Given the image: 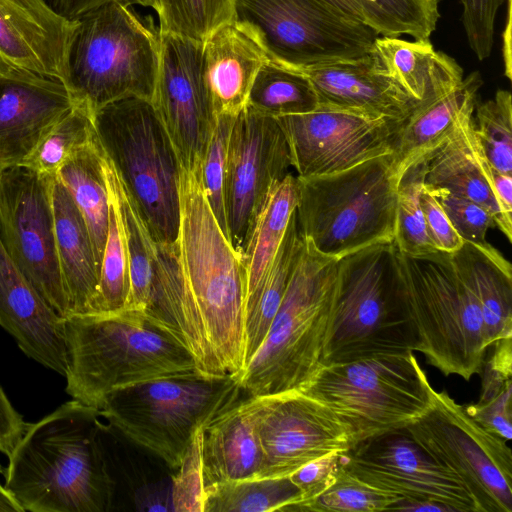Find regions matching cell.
<instances>
[{
	"label": "cell",
	"mask_w": 512,
	"mask_h": 512,
	"mask_svg": "<svg viewBox=\"0 0 512 512\" xmlns=\"http://www.w3.org/2000/svg\"><path fill=\"white\" fill-rule=\"evenodd\" d=\"M104 170L109 191V224L92 314L126 309L130 294L126 238L106 156Z\"/></svg>",
	"instance_id": "obj_38"
},
{
	"label": "cell",
	"mask_w": 512,
	"mask_h": 512,
	"mask_svg": "<svg viewBox=\"0 0 512 512\" xmlns=\"http://www.w3.org/2000/svg\"><path fill=\"white\" fill-rule=\"evenodd\" d=\"M492 184L504 223L512 232V175L494 170Z\"/></svg>",
	"instance_id": "obj_53"
},
{
	"label": "cell",
	"mask_w": 512,
	"mask_h": 512,
	"mask_svg": "<svg viewBox=\"0 0 512 512\" xmlns=\"http://www.w3.org/2000/svg\"><path fill=\"white\" fill-rule=\"evenodd\" d=\"M74 28L46 0H0V76L31 72L66 85Z\"/></svg>",
	"instance_id": "obj_20"
},
{
	"label": "cell",
	"mask_w": 512,
	"mask_h": 512,
	"mask_svg": "<svg viewBox=\"0 0 512 512\" xmlns=\"http://www.w3.org/2000/svg\"><path fill=\"white\" fill-rule=\"evenodd\" d=\"M492 347L494 351L481 370L479 400L464 408L485 430L508 442L512 437V338Z\"/></svg>",
	"instance_id": "obj_36"
},
{
	"label": "cell",
	"mask_w": 512,
	"mask_h": 512,
	"mask_svg": "<svg viewBox=\"0 0 512 512\" xmlns=\"http://www.w3.org/2000/svg\"><path fill=\"white\" fill-rule=\"evenodd\" d=\"M427 159L408 168L401 176L397 190V209L394 243L407 256H424L438 252L426 230L420 204Z\"/></svg>",
	"instance_id": "obj_39"
},
{
	"label": "cell",
	"mask_w": 512,
	"mask_h": 512,
	"mask_svg": "<svg viewBox=\"0 0 512 512\" xmlns=\"http://www.w3.org/2000/svg\"><path fill=\"white\" fill-rule=\"evenodd\" d=\"M232 21L268 62L298 71L363 57L379 36L325 0H234Z\"/></svg>",
	"instance_id": "obj_12"
},
{
	"label": "cell",
	"mask_w": 512,
	"mask_h": 512,
	"mask_svg": "<svg viewBox=\"0 0 512 512\" xmlns=\"http://www.w3.org/2000/svg\"><path fill=\"white\" fill-rule=\"evenodd\" d=\"M433 390L415 355L408 352L323 365L299 391L343 421L353 447L408 426L430 407Z\"/></svg>",
	"instance_id": "obj_11"
},
{
	"label": "cell",
	"mask_w": 512,
	"mask_h": 512,
	"mask_svg": "<svg viewBox=\"0 0 512 512\" xmlns=\"http://www.w3.org/2000/svg\"><path fill=\"white\" fill-rule=\"evenodd\" d=\"M291 167L278 119L246 106L231 127L224 174L228 240L242 262L271 192Z\"/></svg>",
	"instance_id": "obj_15"
},
{
	"label": "cell",
	"mask_w": 512,
	"mask_h": 512,
	"mask_svg": "<svg viewBox=\"0 0 512 512\" xmlns=\"http://www.w3.org/2000/svg\"><path fill=\"white\" fill-rule=\"evenodd\" d=\"M298 180L289 173L271 192L251 236L243 264L246 272L244 307L257 294L297 206Z\"/></svg>",
	"instance_id": "obj_34"
},
{
	"label": "cell",
	"mask_w": 512,
	"mask_h": 512,
	"mask_svg": "<svg viewBox=\"0 0 512 512\" xmlns=\"http://www.w3.org/2000/svg\"><path fill=\"white\" fill-rule=\"evenodd\" d=\"M425 185V184H424ZM427 189L435 197L451 225L463 240L496 260L505 258L486 240L489 228L496 227L492 214L479 204L444 189Z\"/></svg>",
	"instance_id": "obj_45"
},
{
	"label": "cell",
	"mask_w": 512,
	"mask_h": 512,
	"mask_svg": "<svg viewBox=\"0 0 512 512\" xmlns=\"http://www.w3.org/2000/svg\"><path fill=\"white\" fill-rule=\"evenodd\" d=\"M247 106L279 118L314 111L319 107V101L304 72L267 61L254 79Z\"/></svg>",
	"instance_id": "obj_37"
},
{
	"label": "cell",
	"mask_w": 512,
	"mask_h": 512,
	"mask_svg": "<svg viewBox=\"0 0 512 512\" xmlns=\"http://www.w3.org/2000/svg\"><path fill=\"white\" fill-rule=\"evenodd\" d=\"M47 3L60 15L75 20L86 12L110 2H122L129 5H138L158 10L157 0H46Z\"/></svg>",
	"instance_id": "obj_52"
},
{
	"label": "cell",
	"mask_w": 512,
	"mask_h": 512,
	"mask_svg": "<svg viewBox=\"0 0 512 512\" xmlns=\"http://www.w3.org/2000/svg\"><path fill=\"white\" fill-rule=\"evenodd\" d=\"M344 14L364 22L372 28L369 8L365 0H325Z\"/></svg>",
	"instance_id": "obj_54"
},
{
	"label": "cell",
	"mask_w": 512,
	"mask_h": 512,
	"mask_svg": "<svg viewBox=\"0 0 512 512\" xmlns=\"http://www.w3.org/2000/svg\"><path fill=\"white\" fill-rule=\"evenodd\" d=\"M27 426L0 386V453L9 457Z\"/></svg>",
	"instance_id": "obj_51"
},
{
	"label": "cell",
	"mask_w": 512,
	"mask_h": 512,
	"mask_svg": "<svg viewBox=\"0 0 512 512\" xmlns=\"http://www.w3.org/2000/svg\"><path fill=\"white\" fill-rule=\"evenodd\" d=\"M0 326L29 358L66 373L64 318L41 297L10 256L0 236Z\"/></svg>",
	"instance_id": "obj_22"
},
{
	"label": "cell",
	"mask_w": 512,
	"mask_h": 512,
	"mask_svg": "<svg viewBox=\"0 0 512 512\" xmlns=\"http://www.w3.org/2000/svg\"><path fill=\"white\" fill-rule=\"evenodd\" d=\"M247 399L263 453L259 478L287 477L317 458L351 448L343 421L299 390Z\"/></svg>",
	"instance_id": "obj_16"
},
{
	"label": "cell",
	"mask_w": 512,
	"mask_h": 512,
	"mask_svg": "<svg viewBox=\"0 0 512 512\" xmlns=\"http://www.w3.org/2000/svg\"><path fill=\"white\" fill-rule=\"evenodd\" d=\"M342 453L335 452L317 458L289 475L302 496L301 503L291 511H300L304 505L313 501L335 483L341 467Z\"/></svg>",
	"instance_id": "obj_49"
},
{
	"label": "cell",
	"mask_w": 512,
	"mask_h": 512,
	"mask_svg": "<svg viewBox=\"0 0 512 512\" xmlns=\"http://www.w3.org/2000/svg\"><path fill=\"white\" fill-rule=\"evenodd\" d=\"M55 178L25 165L0 171V236L41 297L65 318L69 309L57 255Z\"/></svg>",
	"instance_id": "obj_14"
},
{
	"label": "cell",
	"mask_w": 512,
	"mask_h": 512,
	"mask_svg": "<svg viewBox=\"0 0 512 512\" xmlns=\"http://www.w3.org/2000/svg\"><path fill=\"white\" fill-rule=\"evenodd\" d=\"M494 170L474 134L472 116L427 158L424 184L484 207L494 217L496 227L511 242L512 232L504 223L493 190Z\"/></svg>",
	"instance_id": "obj_26"
},
{
	"label": "cell",
	"mask_w": 512,
	"mask_h": 512,
	"mask_svg": "<svg viewBox=\"0 0 512 512\" xmlns=\"http://www.w3.org/2000/svg\"><path fill=\"white\" fill-rule=\"evenodd\" d=\"M0 512H24L16 500L0 484Z\"/></svg>",
	"instance_id": "obj_55"
},
{
	"label": "cell",
	"mask_w": 512,
	"mask_h": 512,
	"mask_svg": "<svg viewBox=\"0 0 512 512\" xmlns=\"http://www.w3.org/2000/svg\"><path fill=\"white\" fill-rule=\"evenodd\" d=\"M76 103L57 79L31 72L0 76V171L24 165Z\"/></svg>",
	"instance_id": "obj_21"
},
{
	"label": "cell",
	"mask_w": 512,
	"mask_h": 512,
	"mask_svg": "<svg viewBox=\"0 0 512 512\" xmlns=\"http://www.w3.org/2000/svg\"><path fill=\"white\" fill-rule=\"evenodd\" d=\"M374 66L422 102L447 92L464 78L463 69L430 40L407 41L379 35L369 50Z\"/></svg>",
	"instance_id": "obj_28"
},
{
	"label": "cell",
	"mask_w": 512,
	"mask_h": 512,
	"mask_svg": "<svg viewBox=\"0 0 512 512\" xmlns=\"http://www.w3.org/2000/svg\"><path fill=\"white\" fill-rule=\"evenodd\" d=\"M303 248L295 209L261 287L244 307L245 366L266 337Z\"/></svg>",
	"instance_id": "obj_33"
},
{
	"label": "cell",
	"mask_w": 512,
	"mask_h": 512,
	"mask_svg": "<svg viewBox=\"0 0 512 512\" xmlns=\"http://www.w3.org/2000/svg\"><path fill=\"white\" fill-rule=\"evenodd\" d=\"M180 203L177 246L187 304V350L202 375L237 378L245 366V267L207 202L201 169H183Z\"/></svg>",
	"instance_id": "obj_1"
},
{
	"label": "cell",
	"mask_w": 512,
	"mask_h": 512,
	"mask_svg": "<svg viewBox=\"0 0 512 512\" xmlns=\"http://www.w3.org/2000/svg\"><path fill=\"white\" fill-rule=\"evenodd\" d=\"M160 60V31L151 17L110 2L75 19L66 87L94 113L114 101H152Z\"/></svg>",
	"instance_id": "obj_6"
},
{
	"label": "cell",
	"mask_w": 512,
	"mask_h": 512,
	"mask_svg": "<svg viewBox=\"0 0 512 512\" xmlns=\"http://www.w3.org/2000/svg\"><path fill=\"white\" fill-rule=\"evenodd\" d=\"M203 428L196 432L182 464L178 468L181 471L175 481L173 496L174 510L176 511H203L205 487L201 460Z\"/></svg>",
	"instance_id": "obj_48"
},
{
	"label": "cell",
	"mask_w": 512,
	"mask_h": 512,
	"mask_svg": "<svg viewBox=\"0 0 512 512\" xmlns=\"http://www.w3.org/2000/svg\"><path fill=\"white\" fill-rule=\"evenodd\" d=\"M297 180L298 227L320 254L339 259L394 241L399 178L392 153L337 173Z\"/></svg>",
	"instance_id": "obj_7"
},
{
	"label": "cell",
	"mask_w": 512,
	"mask_h": 512,
	"mask_svg": "<svg viewBox=\"0 0 512 512\" xmlns=\"http://www.w3.org/2000/svg\"><path fill=\"white\" fill-rule=\"evenodd\" d=\"M53 208L57 255L69 315L93 313L99 270L86 223L66 187L56 177Z\"/></svg>",
	"instance_id": "obj_29"
},
{
	"label": "cell",
	"mask_w": 512,
	"mask_h": 512,
	"mask_svg": "<svg viewBox=\"0 0 512 512\" xmlns=\"http://www.w3.org/2000/svg\"><path fill=\"white\" fill-rule=\"evenodd\" d=\"M337 260L304 240L266 337L237 377L249 396L301 390L322 366L334 312Z\"/></svg>",
	"instance_id": "obj_4"
},
{
	"label": "cell",
	"mask_w": 512,
	"mask_h": 512,
	"mask_svg": "<svg viewBox=\"0 0 512 512\" xmlns=\"http://www.w3.org/2000/svg\"><path fill=\"white\" fill-rule=\"evenodd\" d=\"M341 466L355 478L403 499L434 502L454 512H478L460 478L405 428L357 443L341 454Z\"/></svg>",
	"instance_id": "obj_18"
},
{
	"label": "cell",
	"mask_w": 512,
	"mask_h": 512,
	"mask_svg": "<svg viewBox=\"0 0 512 512\" xmlns=\"http://www.w3.org/2000/svg\"><path fill=\"white\" fill-rule=\"evenodd\" d=\"M109 167L128 252L130 294L126 309L147 314L158 301L178 257L177 243L160 244L150 236L110 162Z\"/></svg>",
	"instance_id": "obj_30"
},
{
	"label": "cell",
	"mask_w": 512,
	"mask_h": 512,
	"mask_svg": "<svg viewBox=\"0 0 512 512\" xmlns=\"http://www.w3.org/2000/svg\"><path fill=\"white\" fill-rule=\"evenodd\" d=\"M319 105L404 121L419 103L399 84L379 71L369 53L303 70Z\"/></svg>",
	"instance_id": "obj_23"
},
{
	"label": "cell",
	"mask_w": 512,
	"mask_h": 512,
	"mask_svg": "<svg viewBox=\"0 0 512 512\" xmlns=\"http://www.w3.org/2000/svg\"><path fill=\"white\" fill-rule=\"evenodd\" d=\"M182 168L201 169L216 115L203 68V42L160 32V60L151 101Z\"/></svg>",
	"instance_id": "obj_19"
},
{
	"label": "cell",
	"mask_w": 512,
	"mask_h": 512,
	"mask_svg": "<svg viewBox=\"0 0 512 512\" xmlns=\"http://www.w3.org/2000/svg\"><path fill=\"white\" fill-rule=\"evenodd\" d=\"M482 78L475 71L453 89L419 102L403 121L392 153L400 178L412 165L427 159L474 114Z\"/></svg>",
	"instance_id": "obj_24"
},
{
	"label": "cell",
	"mask_w": 512,
	"mask_h": 512,
	"mask_svg": "<svg viewBox=\"0 0 512 512\" xmlns=\"http://www.w3.org/2000/svg\"><path fill=\"white\" fill-rule=\"evenodd\" d=\"M95 137L92 111L86 104L77 102L52 127L24 165L56 175L68 157Z\"/></svg>",
	"instance_id": "obj_40"
},
{
	"label": "cell",
	"mask_w": 512,
	"mask_h": 512,
	"mask_svg": "<svg viewBox=\"0 0 512 512\" xmlns=\"http://www.w3.org/2000/svg\"><path fill=\"white\" fill-rule=\"evenodd\" d=\"M0 470H2L1 466H0Z\"/></svg>",
	"instance_id": "obj_56"
},
{
	"label": "cell",
	"mask_w": 512,
	"mask_h": 512,
	"mask_svg": "<svg viewBox=\"0 0 512 512\" xmlns=\"http://www.w3.org/2000/svg\"><path fill=\"white\" fill-rule=\"evenodd\" d=\"M395 243L380 242L337 260L332 326L322 366L414 352L416 334L394 266Z\"/></svg>",
	"instance_id": "obj_9"
},
{
	"label": "cell",
	"mask_w": 512,
	"mask_h": 512,
	"mask_svg": "<svg viewBox=\"0 0 512 512\" xmlns=\"http://www.w3.org/2000/svg\"><path fill=\"white\" fill-rule=\"evenodd\" d=\"M401 497L369 485L347 473L342 466L335 483L300 511H390Z\"/></svg>",
	"instance_id": "obj_44"
},
{
	"label": "cell",
	"mask_w": 512,
	"mask_h": 512,
	"mask_svg": "<svg viewBox=\"0 0 512 512\" xmlns=\"http://www.w3.org/2000/svg\"><path fill=\"white\" fill-rule=\"evenodd\" d=\"M266 62L257 43L233 21L203 41L204 76L216 116L236 117L247 106L254 79Z\"/></svg>",
	"instance_id": "obj_25"
},
{
	"label": "cell",
	"mask_w": 512,
	"mask_h": 512,
	"mask_svg": "<svg viewBox=\"0 0 512 512\" xmlns=\"http://www.w3.org/2000/svg\"><path fill=\"white\" fill-rule=\"evenodd\" d=\"M473 131L491 166L512 175V97L498 89L494 97L476 104Z\"/></svg>",
	"instance_id": "obj_42"
},
{
	"label": "cell",
	"mask_w": 512,
	"mask_h": 512,
	"mask_svg": "<svg viewBox=\"0 0 512 512\" xmlns=\"http://www.w3.org/2000/svg\"><path fill=\"white\" fill-rule=\"evenodd\" d=\"M277 119L299 178L337 173L393 153L403 123L323 105Z\"/></svg>",
	"instance_id": "obj_17"
},
{
	"label": "cell",
	"mask_w": 512,
	"mask_h": 512,
	"mask_svg": "<svg viewBox=\"0 0 512 512\" xmlns=\"http://www.w3.org/2000/svg\"><path fill=\"white\" fill-rule=\"evenodd\" d=\"M405 429L460 478L478 512H512V453L507 441L485 430L446 391L434 389L430 407Z\"/></svg>",
	"instance_id": "obj_13"
},
{
	"label": "cell",
	"mask_w": 512,
	"mask_h": 512,
	"mask_svg": "<svg viewBox=\"0 0 512 512\" xmlns=\"http://www.w3.org/2000/svg\"><path fill=\"white\" fill-rule=\"evenodd\" d=\"M98 143L150 236L176 244L183 172L175 147L150 100L128 97L93 113Z\"/></svg>",
	"instance_id": "obj_5"
},
{
	"label": "cell",
	"mask_w": 512,
	"mask_h": 512,
	"mask_svg": "<svg viewBox=\"0 0 512 512\" xmlns=\"http://www.w3.org/2000/svg\"><path fill=\"white\" fill-rule=\"evenodd\" d=\"M399 292L416 334L415 351L443 375L480 374L487 347L479 304L449 254L407 256L395 246Z\"/></svg>",
	"instance_id": "obj_8"
},
{
	"label": "cell",
	"mask_w": 512,
	"mask_h": 512,
	"mask_svg": "<svg viewBox=\"0 0 512 512\" xmlns=\"http://www.w3.org/2000/svg\"><path fill=\"white\" fill-rule=\"evenodd\" d=\"M233 375L153 379L113 391L99 410L109 425L178 469L196 432L238 401Z\"/></svg>",
	"instance_id": "obj_10"
},
{
	"label": "cell",
	"mask_w": 512,
	"mask_h": 512,
	"mask_svg": "<svg viewBox=\"0 0 512 512\" xmlns=\"http://www.w3.org/2000/svg\"><path fill=\"white\" fill-rule=\"evenodd\" d=\"M450 261L479 304L487 348L512 336V267L464 242Z\"/></svg>",
	"instance_id": "obj_31"
},
{
	"label": "cell",
	"mask_w": 512,
	"mask_h": 512,
	"mask_svg": "<svg viewBox=\"0 0 512 512\" xmlns=\"http://www.w3.org/2000/svg\"><path fill=\"white\" fill-rule=\"evenodd\" d=\"M235 117L217 115L216 124L201 163V183L207 202L228 238L224 207V174L227 147Z\"/></svg>",
	"instance_id": "obj_46"
},
{
	"label": "cell",
	"mask_w": 512,
	"mask_h": 512,
	"mask_svg": "<svg viewBox=\"0 0 512 512\" xmlns=\"http://www.w3.org/2000/svg\"><path fill=\"white\" fill-rule=\"evenodd\" d=\"M469 47L479 60L488 58L494 43L495 20L505 0H460Z\"/></svg>",
	"instance_id": "obj_47"
},
{
	"label": "cell",
	"mask_w": 512,
	"mask_h": 512,
	"mask_svg": "<svg viewBox=\"0 0 512 512\" xmlns=\"http://www.w3.org/2000/svg\"><path fill=\"white\" fill-rule=\"evenodd\" d=\"M104 159L95 137L68 157L56 173L86 223L99 273L109 224V191Z\"/></svg>",
	"instance_id": "obj_32"
},
{
	"label": "cell",
	"mask_w": 512,
	"mask_h": 512,
	"mask_svg": "<svg viewBox=\"0 0 512 512\" xmlns=\"http://www.w3.org/2000/svg\"><path fill=\"white\" fill-rule=\"evenodd\" d=\"M372 28L381 36L428 40L440 18V0H365Z\"/></svg>",
	"instance_id": "obj_43"
},
{
	"label": "cell",
	"mask_w": 512,
	"mask_h": 512,
	"mask_svg": "<svg viewBox=\"0 0 512 512\" xmlns=\"http://www.w3.org/2000/svg\"><path fill=\"white\" fill-rule=\"evenodd\" d=\"M301 501L289 476L248 478L206 485L203 512L291 511Z\"/></svg>",
	"instance_id": "obj_35"
},
{
	"label": "cell",
	"mask_w": 512,
	"mask_h": 512,
	"mask_svg": "<svg viewBox=\"0 0 512 512\" xmlns=\"http://www.w3.org/2000/svg\"><path fill=\"white\" fill-rule=\"evenodd\" d=\"M99 410L74 399L28 424L8 457L4 488L31 512H108L113 480L98 434Z\"/></svg>",
	"instance_id": "obj_2"
},
{
	"label": "cell",
	"mask_w": 512,
	"mask_h": 512,
	"mask_svg": "<svg viewBox=\"0 0 512 512\" xmlns=\"http://www.w3.org/2000/svg\"><path fill=\"white\" fill-rule=\"evenodd\" d=\"M158 27L203 42L213 31L232 21L234 0H157Z\"/></svg>",
	"instance_id": "obj_41"
},
{
	"label": "cell",
	"mask_w": 512,
	"mask_h": 512,
	"mask_svg": "<svg viewBox=\"0 0 512 512\" xmlns=\"http://www.w3.org/2000/svg\"><path fill=\"white\" fill-rule=\"evenodd\" d=\"M64 338L66 393L98 410L117 389L199 373L186 348L139 310L67 316Z\"/></svg>",
	"instance_id": "obj_3"
},
{
	"label": "cell",
	"mask_w": 512,
	"mask_h": 512,
	"mask_svg": "<svg viewBox=\"0 0 512 512\" xmlns=\"http://www.w3.org/2000/svg\"><path fill=\"white\" fill-rule=\"evenodd\" d=\"M420 204L425 219L428 237L433 247L443 253L452 254L462 245L463 240L451 225L447 215L432 195L423 185L420 194Z\"/></svg>",
	"instance_id": "obj_50"
},
{
	"label": "cell",
	"mask_w": 512,
	"mask_h": 512,
	"mask_svg": "<svg viewBox=\"0 0 512 512\" xmlns=\"http://www.w3.org/2000/svg\"><path fill=\"white\" fill-rule=\"evenodd\" d=\"M204 484L259 478L263 453L248 399L237 401L202 430Z\"/></svg>",
	"instance_id": "obj_27"
}]
</instances>
